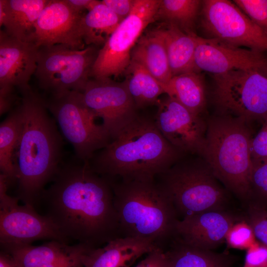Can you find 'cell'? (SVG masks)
Instances as JSON below:
<instances>
[{"mask_svg": "<svg viewBox=\"0 0 267 267\" xmlns=\"http://www.w3.org/2000/svg\"><path fill=\"white\" fill-rule=\"evenodd\" d=\"M235 222L234 216L223 210L187 216L178 222L175 239L191 247L211 250L225 240Z\"/></svg>", "mask_w": 267, "mask_h": 267, "instance_id": "obj_19", "label": "cell"}, {"mask_svg": "<svg viewBox=\"0 0 267 267\" xmlns=\"http://www.w3.org/2000/svg\"><path fill=\"white\" fill-rule=\"evenodd\" d=\"M71 8L77 12L82 13L85 10H91L101 0H66Z\"/></svg>", "mask_w": 267, "mask_h": 267, "instance_id": "obj_39", "label": "cell"}, {"mask_svg": "<svg viewBox=\"0 0 267 267\" xmlns=\"http://www.w3.org/2000/svg\"><path fill=\"white\" fill-rule=\"evenodd\" d=\"M262 127L251 141L252 162L267 159V116L263 121Z\"/></svg>", "mask_w": 267, "mask_h": 267, "instance_id": "obj_34", "label": "cell"}, {"mask_svg": "<svg viewBox=\"0 0 267 267\" xmlns=\"http://www.w3.org/2000/svg\"><path fill=\"white\" fill-rule=\"evenodd\" d=\"M232 1L254 23L267 32V0H234Z\"/></svg>", "mask_w": 267, "mask_h": 267, "instance_id": "obj_31", "label": "cell"}, {"mask_svg": "<svg viewBox=\"0 0 267 267\" xmlns=\"http://www.w3.org/2000/svg\"><path fill=\"white\" fill-rule=\"evenodd\" d=\"M160 29L172 77L191 71L198 72L194 63V54L198 36L185 33L172 25H167L166 28Z\"/></svg>", "mask_w": 267, "mask_h": 267, "instance_id": "obj_23", "label": "cell"}, {"mask_svg": "<svg viewBox=\"0 0 267 267\" xmlns=\"http://www.w3.org/2000/svg\"><path fill=\"white\" fill-rule=\"evenodd\" d=\"M182 154L165 138L154 120L138 115L88 162L94 172L109 178L152 180Z\"/></svg>", "mask_w": 267, "mask_h": 267, "instance_id": "obj_3", "label": "cell"}, {"mask_svg": "<svg viewBox=\"0 0 267 267\" xmlns=\"http://www.w3.org/2000/svg\"><path fill=\"white\" fill-rule=\"evenodd\" d=\"M39 47L0 31V87L10 86L20 92L31 89L29 82L37 69Z\"/></svg>", "mask_w": 267, "mask_h": 267, "instance_id": "obj_17", "label": "cell"}, {"mask_svg": "<svg viewBox=\"0 0 267 267\" xmlns=\"http://www.w3.org/2000/svg\"><path fill=\"white\" fill-rule=\"evenodd\" d=\"M167 250L172 267H231L233 264L231 258L225 254L191 247L177 239Z\"/></svg>", "mask_w": 267, "mask_h": 267, "instance_id": "obj_28", "label": "cell"}, {"mask_svg": "<svg viewBox=\"0 0 267 267\" xmlns=\"http://www.w3.org/2000/svg\"><path fill=\"white\" fill-rule=\"evenodd\" d=\"M157 249L162 248L148 239L121 237L89 249L82 260L84 267H131L142 256Z\"/></svg>", "mask_w": 267, "mask_h": 267, "instance_id": "obj_20", "label": "cell"}, {"mask_svg": "<svg viewBox=\"0 0 267 267\" xmlns=\"http://www.w3.org/2000/svg\"><path fill=\"white\" fill-rule=\"evenodd\" d=\"M178 161L158 176L177 215L223 210L226 193L206 163Z\"/></svg>", "mask_w": 267, "mask_h": 267, "instance_id": "obj_6", "label": "cell"}, {"mask_svg": "<svg viewBox=\"0 0 267 267\" xmlns=\"http://www.w3.org/2000/svg\"><path fill=\"white\" fill-rule=\"evenodd\" d=\"M21 93V125L13 158L16 197L34 207L63 163V136L44 99L32 89Z\"/></svg>", "mask_w": 267, "mask_h": 267, "instance_id": "obj_2", "label": "cell"}, {"mask_svg": "<svg viewBox=\"0 0 267 267\" xmlns=\"http://www.w3.org/2000/svg\"><path fill=\"white\" fill-rule=\"evenodd\" d=\"M247 122L220 114L207 123L205 141L199 154L218 178L242 198L251 194L253 166L251 133Z\"/></svg>", "mask_w": 267, "mask_h": 267, "instance_id": "obj_5", "label": "cell"}, {"mask_svg": "<svg viewBox=\"0 0 267 267\" xmlns=\"http://www.w3.org/2000/svg\"><path fill=\"white\" fill-rule=\"evenodd\" d=\"M201 24L208 38L228 44L267 51V32L254 23L232 1H202Z\"/></svg>", "mask_w": 267, "mask_h": 267, "instance_id": "obj_11", "label": "cell"}, {"mask_svg": "<svg viewBox=\"0 0 267 267\" xmlns=\"http://www.w3.org/2000/svg\"><path fill=\"white\" fill-rule=\"evenodd\" d=\"M124 74L128 91L137 109L156 104L159 97L165 93L164 85L136 62L131 60Z\"/></svg>", "mask_w": 267, "mask_h": 267, "instance_id": "obj_25", "label": "cell"}, {"mask_svg": "<svg viewBox=\"0 0 267 267\" xmlns=\"http://www.w3.org/2000/svg\"><path fill=\"white\" fill-rule=\"evenodd\" d=\"M213 77L221 114L263 122L267 116V71L237 69Z\"/></svg>", "mask_w": 267, "mask_h": 267, "instance_id": "obj_9", "label": "cell"}, {"mask_svg": "<svg viewBox=\"0 0 267 267\" xmlns=\"http://www.w3.org/2000/svg\"><path fill=\"white\" fill-rule=\"evenodd\" d=\"M48 0H0V25L9 36L30 41L36 22Z\"/></svg>", "mask_w": 267, "mask_h": 267, "instance_id": "obj_21", "label": "cell"}, {"mask_svg": "<svg viewBox=\"0 0 267 267\" xmlns=\"http://www.w3.org/2000/svg\"><path fill=\"white\" fill-rule=\"evenodd\" d=\"M252 162L251 193L254 191L262 199L267 201V159Z\"/></svg>", "mask_w": 267, "mask_h": 267, "instance_id": "obj_33", "label": "cell"}, {"mask_svg": "<svg viewBox=\"0 0 267 267\" xmlns=\"http://www.w3.org/2000/svg\"><path fill=\"white\" fill-rule=\"evenodd\" d=\"M121 22L101 0L83 16L81 30L85 44L103 46Z\"/></svg>", "mask_w": 267, "mask_h": 267, "instance_id": "obj_26", "label": "cell"}, {"mask_svg": "<svg viewBox=\"0 0 267 267\" xmlns=\"http://www.w3.org/2000/svg\"><path fill=\"white\" fill-rule=\"evenodd\" d=\"M101 2L122 21L132 12L136 0H103Z\"/></svg>", "mask_w": 267, "mask_h": 267, "instance_id": "obj_37", "label": "cell"}, {"mask_svg": "<svg viewBox=\"0 0 267 267\" xmlns=\"http://www.w3.org/2000/svg\"><path fill=\"white\" fill-rule=\"evenodd\" d=\"M9 187L6 178L0 174V245L32 244L42 239L68 243L50 219L39 214L33 207L19 205L17 197L9 195Z\"/></svg>", "mask_w": 267, "mask_h": 267, "instance_id": "obj_12", "label": "cell"}, {"mask_svg": "<svg viewBox=\"0 0 267 267\" xmlns=\"http://www.w3.org/2000/svg\"><path fill=\"white\" fill-rule=\"evenodd\" d=\"M16 89L10 86L0 87V114L10 111L13 109L17 99Z\"/></svg>", "mask_w": 267, "mask_h": 267, "instance_id": "obj_38", "label": "cell"}, {"mask_svg": "<svg viewBox=\"0 0 267 267\" xmlns=\"http://www.w3.org/2000/svg\"><path fill=\"white\" fill-rule=\"evenodd\" d=\"M134 267H172V262L167 250L157 249L147 254Z\"/></svg>", "mask_w": 267, "mask_h": 267, "instance_id": "obj_36", "label": "cell"}, {"mask_svg": "<svg viewBox=\"0 0 267 267\" xmlns=\"http://www.w3.org/2000/svg\"><path fill=\"white\" fill-rule=\"evenodd\" d=\"M52 182L39 203L68 241L96 248L122 237L111 182L88 161L63 163Z\"/></svg>", "mask_w": 267, "mask_h": 267, "instance_id": "obj_1", "label": "cell"}, {"mask_svg": "<svg viewBox=\"0 0 267 267\" xmlns=\"http://www.w3.org/2000/svg\"><path fill=\"white\" fill-rule=\"evenodd\" d=\"M200 73L191 71L173 76L164 89L167 95L191 112L201 115L206 99L204 82Z\"/></svg>", "mask_w": 267, "mask_h": 267, "instance_id": "obj_24", "label": "cell"}, {"mask_svg": "<svg viewBox=\"0 0 267 267\" xmlns=\"http://www.w3.org/2000/svg\"><path fill=\"white\" fill-rule=\"evenodd\" d=\"M194 63L197 71H206L213 76L237 69L267 71V57L264 52L199 36Z\"/></svg>", "mask_w": 267, "mask_h": 267, "instance_id": "obj_15", "label": "cell"}, {"mask_svg": "<svg viewBox=\"0 0 267 267\" xmlns=\"http://www.w3.org/2000/svg\"><path fill=\"white\" fill-rule=\"evenodd\" d=\"M21 125L19 104L11 110L0 125V170L9 186L16 184L17 178L13 158Z\"/></svg>", "mask_w": 267, "mask_h": 267, "instance_id": "obj_27", "label": "cell"}, {"mask_svg": "<svg viewBox=\"0 0 267 267\" xmlns=\"http://www.w3.org/2000/svg\"><path fill=\"white\" fill-rule=\"evenodd\" d=\"M228 246L237 249L249 248L256 242L253 231L248 222H235L229 230L226 236Z\"/></svg>", "mask_w": 267, "mask_h": 267, "instance_id": "obj_30", "label": "cell"}, {"mask_svg": "<svg viewBox=\"0 0 267 267\" xmlns=\"http://www.w3.org/2000/svg\"><path fill=\"white\" fill-rule=\"evenodd\" d=\"M201 4L199 0H160L156 20L174 25L185 33L196 34L195 27Z\"/></svg>", "mask_w": 267, "mask_h": 267, "instance_id": "obj_29", "label": "cell"}, {"mask_svg": "<svg viewBox=\"0 0 267 267\" xmlns=\"http://www.w3.org/2000/svg\"><path fill=\"white\" fill-rule=\"evenodd\" d=\"M248 223L256 239L267 246V209L257 204L251 205L248 212Z\"/></svg>", "mask_w": 267, "mask_h": 267, "instance_id": "obj_32", "label": "cell"}, {"mask_svg": "<svg viewBox=\"0 0 267 267\" xmlns=\"http://www.w3.org/2000/svg\"><path fill=\"white\" fill-rule=\"evenodd\" d=\"M99 49H78L63 45L39 47L35 76L41 89L50 95L68 91L82 92Z\"/></svg>", "mask_w": 267, "mask_h": 267, "instance_id": "obj_8", "label": "cell"}, {"mask_svg": "<svg viewBox=\"0 0 267 267\" xmlns=\"http://www.w3.org/2000/svg\"><path fill=\"white\" fill-rule=\"evenodd\" d=\"M0 267H18L12 258L6 253L0 251Z\"/></svg>", "mask_w": 267, "mask_h": 267, "instance_id": "obj_40", "label": "cell"}, {"mask_svg": "<svg viewBox=\"0 0 267 267\" xmlns=\"http://www.w3.org/2000/svg\"><path fill=\"white\" fill-rule=\"evenodd\" d=\"M160 2L136 0L132 12L99 50L90 78H111L125 73L131 62L133 47L147 26L156 20Z\"/></svg>", "mask_w": 267, "mask_h": 267, "instance_id": "obj_10", "label": "cell"}, {"mask_svg": "<svg viewBox=\"0 0 267 267\" xmlns=\"http://www.w3.org/2000/svg\"><path fill=\"white\" fill-rule=\"evenodd\" d=\"M83 15L73 10L66 0H48L36 22L30 41L39 47L63 44L84 49L81 30Z\"/></svg>", "mask_w": 267, "mask_h": 267, "instance_id": "obj_16", "label": "cell"}, {"mask_svg": "<svg viewBox=\"0 0 267 267\" xmlns=\"http://www.w3.org/2000/svg\"><path fill=\"white\" fill-rule=\"evenodd\" d=\"M109 179L121 236L148 239L166 250L168 240L176 238L178 220L161 185L155 179L118 183Z\"/></svg>", "mask_w": 267, "mask_h": 267, "instance_id": "obj_4", "label": "cell"}, {"mask_svg": "<svg viewBox=\"0 0 267 267\" xmlns=\"http://www.w3.org/2000/svg\"><path fill=\"white\" fill-rule=\"evenodd\" d=\"M243 267H267V246L254 243L247 250Z\"/></svg>", "mask_w": 267, "mask_h": 267, "instance_id": "obj_35", "label": "cell"}, {"mask_svg": "<svg viewBox=\"0 0 267 267\" xmlns=\"http://www.w3.org/2000/svg\"><path fill=\"white\" fill-rule=\"evenodd\" d=\"M46 106L59 128L63 137L73 146L77 159L89 161L112 139L97 117L85 104L82 92L68 91L50 95Z\"/></svg>", "mask_w": 267, "mask_h": 267, "instance_id": "obj_7", "label": "cell"}, {"mask_svg": "<svg viewBox=\"0 0 267 267\" xmlns=\"http://www.w3.org/2000/svg\"><path fill=\"white\" fill-rule=\"evenodd\" d=\"M82 94L86 105L102 119L112 140L138 115L125 81L90 78Z\"/></svg>", "mask_w": 267, "mask_h": 267, "instance_id": "obj_13", "label": "cell"}, {"mask_svg": "<svg viewBox=\"0 0 267 267\" xmlns=\"http://www.w3.org/2000/svg\"><path fill=\"white\" fill-rule=\"evenodd\" d=\"M0 248L18 267H84L82 256L92 248L81 243L70 245L55 240L39 246L4 245Z\"/></svg>", "mask_w": 267, "mask_h": 267, "instance_id": "obj_18", "label": "cell"}, {"mask_svg": "<svg viewBox=\"0 0 267 267\" xmlns=\"http://www.w3.org/2000/svg\"><path fill=\"white\" fill-rule=\"evenodd\" d=\"M131 60L141 65L164 85L172 77L160 28L140 37L132 51Z\"/></svg>", "mask_w": 267, "mask_h": 267, "instance_id": "obj_22", "label": "cell"}, {"mask_svg": "<svg viewBox=\"0 0 267 267\" xmlns=\"http://www.w3.org/2000/svg\"><path fill=\"white\" fill-rule=\"evenodd\" d=\"M155 124L165 138L184 153L200 154L206 136L207 124L196 114L167 95L159 98Z\"/></svg>", "mask_w": 267, "mask_h": 267, "instance_id": "obj_14", "label": "cell"}]
</instances>
